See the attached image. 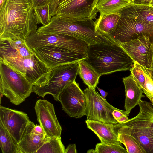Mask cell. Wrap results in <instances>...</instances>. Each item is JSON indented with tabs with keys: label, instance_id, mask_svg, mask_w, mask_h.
I'll use <instances>...</instances> for the list:
<instances>
[{
	"label": "cell",
	"instance_id": "cell-4",
	"mask_svg": "<svg viewBox=\"0 0 153 153\" xmlns=\"http://www.w3.org/2000/svg\"><path fill=\"white\" fill-rule=\"evenodd\" d=\"M138 105L140 110L136 116L116 124L123 126L121 133L130 134L137 139L146 153H153V106L142 100Z\"/></svg>",
	"mask_w": 153,
	"mask_h": 153
},
{
	"label": "cell",
	"instance_id": "cell-3",
	"mask_svg": "<svg viewBox=\"0 0 153 153\" xmlns=\"http://www.w3.org/2000/svg\"><path fill=\"white\" fill-rule=\"evenodd\" d=\"M36 32L46 34H67L82 40L89 45L116 43L97 30L95 21L93 20L69 21L55 15L47 24L39 27Z\"/></svg>",
	"mask_w": 153,
	"mask_h": 153
},
{
	"label": "cell",
	"instance_id": "cell-18",
	"mask_svg": "<svg viewBox=\"0 0 153 153\" xmlns=\"http://www.w3.org/2000/svg\"><path fill=\"white\" fill-rule=\"evenodd\" d=\"M131 74L151 103H153V72L151 68L135 61Z\"/></svg>",
	"mask_w": 153,
	"mask_h": 153
},
{
	"label": "cell",
	"instance_id": "cell-43",
	"mask_svg": "<svg viewBox=\"0 0 153 153\" xmlns=\"http://www.w3.org/2000/svg\"><path fill=\"white\" fill-rule=\"evenodd\" d=\"M150 5L152 6L153 7V4H151Z\"/></svg>",
	"mask_w": 153,
	"mask_h": 153
},
{
	"label": "cell",
	"instance_id": "cell-25",
	"mask_svg": "<svg viewBox=\"0 0 153 153\" xmlns=\"http://www.w3.org/2000/svg\"><path fill=\"white\" fill-rule=\"evenodd\" d=\"M124 9L129 13L136 16L146 23L153 25V7L152 6L131 3Z\"/></svg>",
	"mask_w": 153,
	"mask_h": 153
},
{
	"label": "cell",
	"instance_id": "cell-10",
	"mask_svg": "<svg viewBox=\"0 0 153 153\" xmlns=\"http://www.w3.org/2000/svg\"><path fill=\"white\" fill-rule=\"evenodd\" d=\"M98 1L61 0L55 15L69 21L93 20L96 18L98 12L96 6Z\"/></svg>",
	"mask_w": 153,
	"mask_h": 153
},
{
	"label": "cell",
	"instance_id": "cell-40",
	"mask_svg": "<svg viewBox=\"0 0 153 153\" xmlns=\"http://www.w3.org/2000/svg\"><path fill=\"white\" fill-rule=\"evenodd\" d=\"M151 69L153 72V56L152 57V59L151 65Z\"/></svg>",
	"mask_w": 153,
	"mask_h": 153
},
{
	"label": "cell",
	"instance_id": "cell-38",
	"mask_svg": "<svg viewBox=\"0 0 153 153\" xmlns=\"http://www.w3.org/2000/svg\"><path fill=\"white\" fill-rule=\"evenodd\" d=\"M97 89L99 91L101 94V96L103 99H106V97L108 94V93L107 92H105L104 90L102 89H101L98 87H97Z\"/></svg>",
	"mask_w": 153,
	"mask_h": 153
},
{
	"label": "cell",
	"instance_id": "cell-13",
	"mask_svg": "<svg viewBox=\"0 0 153 153\" xmlns=\"http://www.w3.org/2000/svg\"><path fill=\"white\" fill-rule=\"evenodd\" d=\"M63 110L71 117L79 118L86 114L85 95L76 81L67 85L58 98Z\"/></svg>",
	"mask_w": 153,
	"mask_h": 153
},
{
	"label": "cell",
	"instance_id": "cell-41",
	"mask_svg": "<svg viewBox=\"0 0 153 153\" xmlns=\"http://www.w3.org/2000/svg\"><path fill=\"white\" fill-rule=\"evenodd\" d=\"M4 0H0V6H1L3 4Z\"/></svg>",
	"mask_w": 153,
	"mask_h": 153
},
{
	"label": "cell",
	"instance_id": "cell-36",
	"mask_svg": "<svg viewBox=\"0 0 153 153\" xmlns=\"http://www.w3.org/2000/svg\"><path fill=\"white\" fill-rule=\"evenodd\" d=\"M34 129L35 131L37 133L46 136L44 130L41 125L35 124L34 126Z\"/></svg>",
	"mask_w": 153,
	"mask_h": 153
},
{
	"label": "cell",
	"instance_id": "cell-16",
	"mask_svg": "<svg viewBox=\"0 0 153 153\" xmlns=\"http://www.w3.org/2000/svg\"><path fill=\"white\" fill-rule=\"evenodd\" d=\"M34 109L37 121L43 127L46 137H60L62 128L53 104L47 100L40 99L36 102Z\"/></svg>",
	"mask_w": 153,
	"mask_h": 153
},
{
	"label": "cell",
	"instance_id": "cell-21",
	"mask_svg": "<svg viewBox=\"0 0 153 153\" xmlns=\"http://www.w3.org/2000/svg\"><path fill=\"white\" fill-rule=\"evenodd\" d=\"M87 128L98 137L101 142L110 144L121 145L114 125L94 121L86 120Z\"/></svg>",
	"mask_w": 153,
	"mask_h": 153
},
{
	"label": "cell",
	"instance_id": "cell-31",
	"mask_svg": "<svg viewBox=\"0 0 153 153\" xmlns=\"http://www.w3.org/2000/svg\"><path fill=\"white\" fill-rule=\"evenodd\" d=\"M61 0H52L49 9V18L50 20L51 17L55 15L57 7Z\"/></svg>",
	"mask_w": 153,
	"mask_h": 153
},
{
	"label": "cell",
	"instance_id": "cell-27",
	"mask_svg": "<svg viewBox=\"0 0 153 153\" xmlns=\"http://www.w3.org/2000/svg\"><path fill=\"white\" fill-rule=\"evenodd\" d=\"M117 139L124 145L128 153H146L139 141L132 135L118 133Z\"/></svg>",
	"mask_w": 153,
	"mask_h": 153
},
{
	"label": "cell",
	"instance_id": "cell-7",
	"mask_svg": "<svg viewBox=\"0 0 153 153\" xmlns=\"http://www.w3.org/2000/svg\"><path fill=\"white\" fill-rule=\"evenodd\" d=\"M115 28L107 36L114 42H126L143 35L153 39V25L146 23L123 8Z\"/></svg>",
	"mask_w": 153,
	"mask_h": 153
},
{
	"label": "cell",
	"instance_id": "cell-24",
	"mask_svg": "<svg viewBox=\"0 0 153 153\" xmlns=\"http://www.w3.org/2000/svg\"><path fill=\"white\" fill-rule=\"evenodd\" d=\"M119 18L118 13L100 16L95 21L97 30L107 36L115 28Z\"/></svg>",
	"mask_w": 153,
	"mask_h": 153
},
{
	"label": "cell",
	"instance_id": "cell-44",
	"mask_svg": "<svg viewBox=\"0 0 153 153\" xmlns=\"http://www.w3.org/2000/svg\"><path fill=\"white\" fill-rule=\"evenodd\" d=\"M152 105H153V103H152Z\"/></svg>",
	"mask_w": 153,
	"mask_h": 153
},
{
	"label": "cell",
	"instance_id": "cell-8",
	"mask_svg": "<svg viewBox=\"0 0 153 153\" xmlns=\"http://www.w3.org/2000/svg\"><path fill=\"white\" fill-rule=\"evenodd\" d=\"M0 60L24 76L33 86L40 85L46 83L51 69L34 54L29 58Z\"/></svg>",
	"mask_w": 153,
	"mask_h": 153
},
{
	"label": "cell",
	"instance_id": "cell-26",
	"mask_svg": "<svg viewBox=\"0 0 153 153\" xmlns=\"http://www.w3.org/2000/svg\"><path fill=\"white\" fill-rule=\"evenodd\" d=\"M65 151L61 137H46L36 153H65Z\"/></svg>",
	"mask_w": 153,
	"mask_h": 153
},
{
	"label": "cell",
	"instance_id": "cell-12",
	"mask_svg": "<svg viewBox=\"0 0 153 153\" xmlns=\"http://www.w3.org/2000/svg\"><path fill=\"white\" fill-rule=\"evenodd\" d=\"M34 54L48 68L85 59L87 55L71 51L51 45L30 48Z\"/></svg>",
	"mask_w": 153,
	"mask_h": 153
},
{
	"label": "cell",
	"instance_id": "cell-29",
	"mask_svg": "<svg viewBox=\"0 0 153 153\" xmlns=\"http://www.w3.org/2000/svg\"><path fill=\"white\" fill-rule=\"evenodd\" d=\"M51 4L34 7V11L38 24H41L43 25L47 24L50 21L49 9Z\"/></svg>",
	"mask_w": 153,
	"mask_h": 153
},
{
	"label": "cell",
	"instance_id": "cell-33",
	"mask_svg": "<svg viewBox=\"0 0 153 153\" xmlns=\"http://www.w3.org/2000/svg\"><path fill=\"white\" fill-rule=\"evenodd\" d=\"M34 7L40 6L52 3V0H31Z\"/></svg>",
	"mask_w": 153,
	"mask_h": 153
},
{
	"label": "cell",
	"instance_id": "cell-20",
	"mask_svg": "<svg viewBox=\"0 0 153 153\" xmlns=\"http://www.w3.org/2000/svg\"><path fill=\"white\" fill-rule=\"evenodd\" d=\"M122 81L125 91L124 108L126 111H131L145 96L143 94V91L131 74L123 78Z\"/></svg>",
	"mask_w": 153,
	"mask_h": 153
},
{
	"label": "cell",
	"instance_id": "cell-19",
	"mask_svg": "<svg viewBox=\"0 0 153 153\" xmlns=\"http://www.w3.org/2000/svg\"><path fill=\"white\" fill-rule=\"evenodd\" d=\"M35 125L30 121L18 145L20 153H36L42 145L46 136L36 132Z\"/></svg>",
	"mask_w": 153,
	"mask_h": 153
},
{
	"label": "cell",
	"instance_id": "cell-22",
	"mask_svg": "<svg viewBox=\"0 0 153 153\" xmlns=\"http://www.w3.org/2000/svg\"><path fill=\"white\" fill-rule=\"evenodd\" d=\"M78 74L88 87L95 89L101 76L85 59L78 62Z\"/></svg>",
	"mask_w": 153,
	"mask_h": 153
},
{
	"label": "cell",
	"instance_id": "cell-34",
	"mask_svg": "<svg viewBox=\"0 0 153 153\" xmlns=\"http://www.w3.org/2000/svg\"><path fill=\"white\" fill-rule=\"evenodd\" d=\"M131 3L134 4L150 5L152 0H131Z\"/></svg>",
	"mask_w": 153,
	"mask_h": 153
},
{
	"label": "cell",
	"instance_id": "cell-2",
	"mask_svg": "<svg viewBox=\"0 0 153 153\" xmlns=\"http://www.w3.org/2000/svg\"><path fill=\"white\" fill-rule=\"evenodd\" d=\"M101 76L129 70L134 62L117 43L89 45L85 59Z\"/></svg>",
	"mask_w": 153,
	"mask_h": 153
},
{
	"label": "cell",
	"instance_id": "cell-32",
	"mask_svg": "<svg viewBox=\"0 0 153 153\" xmlns=\"http://www.w3.org/2000/svg\"><path fill=\"white\" fill-rule=\"evenodd\" d=\"M131 111L126 110H123L119 109H115L112 112V115L114 118L116 120L123 115L128 116Z\"/></svg>",
	"mask_w": 153,
	"mask_h": 153
},
{
	"label": "cell",
	"instance_id": "cell-1",
	"mask_svg": "<svg viewBox=\"0 0 153 153\" xmlns=\"http://www.w3.org/2000/svg\"><path fill=\"white\" fill-rule=\"evenodd\" d=\"M31 0H4L0 6V40H27L36 32L37 24Z\"/></svg>",
	"mask_w": 153,
	"mask_h": 153
},
{
	"label": "cell",
	"instance_id": "cell-5",
	"mask_svg": "<svg viewBox=\"0 0 153 153\" xmlns=\"http://www.w3.org/2000/svg\"><path fill=\"white\" fill-rule=\"evenodd\" d=\"M0 92L10 102L19 105L29 97L32 91L33 85L25 76L0 60Z\"/></svg>",
	"mask_w": 153,
	"mask_h": 153
},
{
	"label": "cell",
	"instance_id": "cell-15",
	"mask_svg": "<svg viewBox=\"0 0 153 153\" xmlns=\"http://www.w3.org/2000/svg\"><path fill=\"white\" fill-rule=\"evenodd\" d=\"M121 47L134 62L151 68L153 52L152 39L146 35L126 42H116Z\"/></svg>",
	"mask_w": 153,
	"mask_h": 153
},
{
	"label": "cell",
	"instance_id": "cell-39",
	"mask_svg": "<svg viewBox=\"0 0 153 153\" xmlns=\"http://www.w3.org/2000/svg\"><path fill=\"white\" fill-rule=\"evenodd\" d=\"M87 153H96L95 149H91L87 151Z\"/></svg>",
	"mask_w": 153,
	"mask_h": 153
},
{
	"label": "cell",
	"instance_id": "cell-42",
	"mask_svg": "<svg viewBox=\"0 0 153 153\" xmlns=\"http://www.w3.org/2000/svg\"><path fill=\"white\" fill-rule=\"evenodd\" d=\"M153 4V0H152L151 2V4H150V5H151V4Z\"/></svg>",
	"mask_w": 153,
	"mask_h": 153
},
{
	"label": "cell",
	"instance_id": "cell-9",
	"mask_svg": "<svg viewBox=\"0 0 153 153\" xmlns=\"http://www.w3.org/2000/svg\"><path fill=\"white\" fill-rule=\"evenodd\" d=\"M27 42L30 48L44 45H51L87 55L89 45L85 42L64 34H46L36 32L32 34Z\"/></svg>",
	"mask_w": 153,
	"mask_h": 153
},
{
	"label": "cell",
	"instance_id": "cell-11",
	"mask_svg": "<svg viewBox=\"0 0 153 153\" xmlns=\"http://www.w3.org/2000/svg\"><path fill=\"white\" fill-rule=\"evenodd\" d=\"M83 92L87 99L85 114L87 120L112 125L118 123L112 115L113 111L117 108L103 99L95 89L88 87Z\"/></svg>",
	"mask_w": 153,
	"mask_h": 153
},
{
	"label": "cell",
	"instance_id": "cell-30",
	"mask_svg": "<svg viewBox=\"0 0 153 153\" xmlns=\"http://www.w3.org/2000/svg\"><path fill=\"white\" fill-rule=\"evenodd\" d=\"M96 153H127L121 145L110 144L101 142L96 145Z\"/></svg>",
	"mask_w": 153,
	"mask_h": 153
},
{
	"label": "cell",
	"instance_id": "cell-35",
	"mask_svg": "<svg viewBox=\"0 0 153 153\" xmlns=\"http://www.w3.org/2000/svg\"><path fill=\"white\" fill-rule=\"evenodd\" d=\"M75 144H70L65 149V153H77Z\"/></svg>",
	"mask_w": 153,
	"mask_h": 153
},
{
	"label": "cell",
	"instance_id": "cell-37",
	"mask_svg": "<svg viewBox=\"0 0 153 153\" xmlns=\"http://www.w3.org/2000/svg\"><path fill=\"white\" fill-rule=\"evenodd\" d=\"M128 116L123 115L117 120L118 123H122L125 122L129 120Z\"/></svg>",
	"mask_w": 153,
	"mask_h": 153
},
{
	"label": "cell",
	"instance_id": "cell-6",
	"mask_svg": "<svg viewBox=\"0 0 153 153\" xmlns=\"http://www.w3.org/2000/svg\"><path fill=\"white\" fill-rule=\"evenodd\" d=\"M78 62L56 66L51 68L47 82L38 86H33L32 91L44 98L46 95H52L59 101V95L64 88L75 81L78 74Z\"/></svg>",
	"mask_w": 153,
	"mask_h": 153
},
{
	"label": "cell",
	"instance_id": "cell-45",
	"mask_svg": "<svg viewBox=\"0 0 153 153\" xmlns=\"http://www.w3.org/2000/svg\"></svg>",
	"mask_w": 153,
	"mask_h": 153
},
{
	"label": "cell",
	"instance_id": "cell-17",
	"mask_svg": "<svg viewBox=\"0 0 153 153\" xmlns=\"http://www.w3.org/2000/svg\"><path fill=\"white\" fill-rule=\"evenodd\" d=\"M34 54L26 40L19 38L0 40V59L27 58Z\"/></svg>",
	"mask_w": 153,
	"mask_h": 153
},
{
	"label": "cell",
	"instance_id": "cell-14",
	"mask_svg": "<svg viewBox=\"0 0 153 153\" xmlns=\"http://www.w3.org/2000/svg\"><path fill=\"white\" fill-rule=\"evenodd\" d=\"M30 121L26 113L0 105V124L17 145Z\"/></svg>",
	"mask_w": 153,
	"mask_h": 153
},
{
	"label": "cell",
	"instance_id": "cell-23",
	"mask_svg": "<svg viewBox=\"0 0 153 153\" xmlns=\"http://www.w3.org/2000/svg\"><path fill=\"white\" fill-rule=\"evenodd\" d=\"M131 3V0H99L96 6L100 16L118 13Z\"/></svg>",
	"mask_w": 153,
	"mask_h": 153
},
{
	"label": "cell",
	"instance_id": "cell-28",
	"mask_svg": "<svg viewBox=\"0 0 153 153\" xmlns=\"http://www.w3.org/2000/svg\"><path fill=\"white\" fill-rule=\"evenodd\" d=\"M0 146L3 153H20L18 146L0 124Z\"/></svg>",
	"mask_w": 153,
	"mask_h": 153
}]
</instances>
